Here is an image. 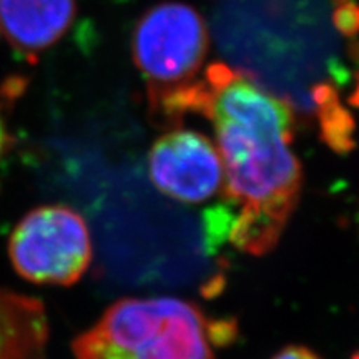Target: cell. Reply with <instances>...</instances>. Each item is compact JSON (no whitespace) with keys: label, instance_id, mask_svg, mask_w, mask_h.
<instances>
[{"label":"cell","instance_id":"11","mask_svg":"<svg viewBox=\"0 0 359 359\" xmlns=\"http://www.w3.org/2000/svg\"><path fill=\"white\" fill-rule=\"evenodd\" d=\"M7 143H8V137H7L6 127H4V123H2V118H0V155L6 151Z\"/></svg>","mask_w":359,"mask_h":359},{"label":"cell","instance_id":"7","mask_svg":"<svg viewBox=\"0 0 359 359\" xmlns=\"http://www.w3.org/2000/svg\"><path fill=\"white\" fill-rule=\"evenodd\" d=\"M47 338L43 304L0 288V359H43Z\"/></svg>","mask_w":359,"mask_h":359},{"label":"cell","instance_id":"13","mask_svg":"<svg viewBox=\"0 0 359 359\" xmlns=\"http://www.w3.org/2000/svg\"><path fill=\"white\" fill-rule=\"evenodd\" d=\"M351 359H359V353H356V354H354V356H353Z\"/></svg>","mask_w":359,"mask_h":359},{"label":"cell","instance_id":"3","mask_svg":"<svg viewBox=\"0 0 359 359\" xmlns=\"http://www.w3.org/2000/svg\"><path fill=\"white\" fill-rule=\"evenodd\" d=\"M8 255L15 271L25 280L69 286L90 266L92 238L82 215L70 206H39L15 226Z\"/></svg>","mask_w":359,"mask_h":359},{"label":"cell","instance_id":"10","mask_svg":"<svg viewBox=\"0 0 359 359\" xmlns=\"http://www.w3.org/2000/svg\"><path fill=\"white\" fill-rule=\"evenodd\" d=\"M271 359H321L314 354L311 349L303 346H286L280 353L275 354Z\"/></svg>","mask_w":359,"mask_h":359},{"label":"cell","instance_id":"1","mask_svg":"<svg viewBox=\"0 0 359 359\" xmlns=\"http://www.w3.org/2000/svg\"><path fill=\"white\" fill-rule=\"evenodd\" d=\"M223 163L226 238L250 255L275 248L303 185V170L291 150L294 128L273 123L215 122Z\"/></svg>","mask_w":359,"mask_h":359},{"label":"cell","instance_id":"8","mask_svg":"<svg viewBox=\"0 0 359 359\" xmlns=\"http://www.w3.org/2000/svg\"><path fill=\"white\" fill-rule=\"evenodd\" d=\"M311 97L320 123L321 140L336 154H348L354 145V120L339 102L334 85L323 82L311 88Z\"/></svg>","mask_w":359,"mask_h":359},{"label":"cell","instance_id":"5","mask_svg":"<svg viewBox=\"0 0 359 359\" xmlns=\"http://www.w3.org/2000/svg\"><path fill=\"white\" fill-rule=\"evenodd\" d=\"M148 175L163 195L183 203H201L223 187L218 148L195 130L161 135L148 154Z\"/></svg>","mask_w":359,"mask_h":359},{"label":"cell","instance_id":"12","mask_svg":"<svg viewBox=\"0 0 359 359\" xmlns=\"http://www.w3.org/2000/svg\"><path fill=\"white\" fill-rule=\"evenodd\" d=\"M349 103H351L353 107H358V109H359V75H358L356 85H354V90H353L351 97H349Z\"/></svg>","mask_w":359,"mask_h":359},{"label":"cell","instance_id":"4","mask_svg":"<svg viewBox=\"0 0 359 359\" xmlns=\"http://www.w3.org/2000/svg\"><path fill=\"white\" fill-rule=\"evenodd\" d=\"M208 43V29L195 8L182 2H163L138 19L132 55L148 82V92H156L195 79Z\"/></svg>","mask_w":359,"mask_h":359},{"label":"cell","instance_id":"6","mask_svg":"<svg viewBox=\"0 0 359 359\" xmlns=\"http://www.w3.org/2000/svg\"><path fill=\"white\" fill-rule=\"evenodd\" d=\"M75 13V0H0V30L17 50L35 57L64 37Z\"/></svg>","mask_w":359,"mask_h":359},{"label":"cell","instance_id":"2","mask_svg":"<svg viewBox=\"0 0 359 359\" xmlns=\"http://www.w3.org/2000/svg\"><path fill=\"white\" fill-rule=\"evenodd\" d=\"M217 330L195 304L178 298H125L72 344L77 359H215Z\"/></svg>","mask_w":359,"mask_h":359},{"label":"cell","instance_id":"9","mask_svg":"<svg viewBox=\"0 0 359 359\" xmlns=\"http://www.w3.org/2000/svg\"><path fill=\"white\" fill-rule=\"evenodd\" d=\"M334 29L344 37L359 35V2L356 0H331Z\"/></svg>","mask_w":359,"mask_h":359}]
</instances>
